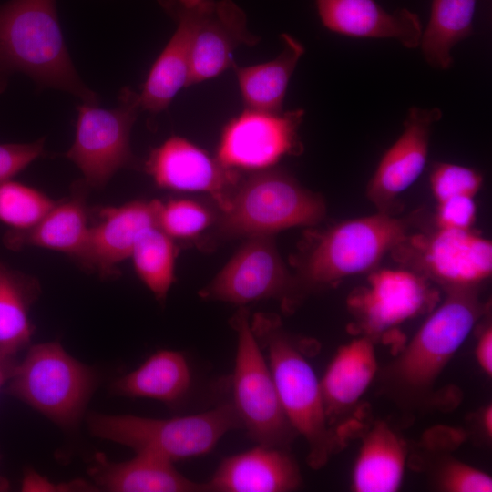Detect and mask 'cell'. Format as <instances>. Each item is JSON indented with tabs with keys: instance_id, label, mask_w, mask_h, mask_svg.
Wrapping results in <instances>:
<instances>
[{
	"instance_id": "cell-30",
	"label": "cell",
	"mask_w": 492,
	"mask_h": 492,
	"mask_svg": "<svg viewBox=\"0 0 492 492\" xmlns=\"http://www.w3.org/2000/svg\"><path fill=\"white\" fill-rule=\"evenodd\" d=\"M43 192L10 179L0 183V221L26 231L34 227L54 206Z\"/></svg>"
},
{
	"instance_id": "cell-4",
	"label": "cell",
	"mask_w": 492,
	"mask_h": 492,
	"mask_svg": "<svg viewBox=\"0 0 492 492\" xmlns=\"http://www.w3.org/2000/svg\"><path fill=\"white\" fill-rule=\"evenodd\" d=\"M326 215L323 198L291 174L274 167L243 171L218 231L227 237L273 235L282 230L313 226Z\"/></svg>"
},
{
	"instance_id": "cell-11",
	"label": "cell",
	"mask_w": 492,
	"mask_h": 492,
	"mask_svg": "<svg viewBox=\"0 0 492 492\" xmlns=\"http://www.w3.org/2000/svg\"><path fill=\"white\" fill-rule=\"evenodd\" d=\"M246 239L214 279L200 292V297L240 306L274 299L284 311L293 310L302 295L294 274L279 254L273 235Z\"/></svg>"
},
{
	"instance_id": "cell-26",
	"label": "cell",
	"mask_w": 492,
	"mask_h": 492,
	"mask_svg": "<svg viewBox=\"0 0 492 492\" xmlns=\"http://www.w3.org/2000/svg\"><path fill=\"white\" fill-rule=\"evenodd\" d=\"M477 0H432L419 46L426 63L437 70L453 64L452 49L473 34Z\"/></svg>"
},
{
	"instance_id": "cell-20",
	"label": "cell",
	"mask_w": 492,
	"mask_h": 492,
	"mask_svg": "<svg viewBox=\"0 0 492 492\" xmlns=\"http://www.w3.org/2000/svg\"><path fill=\"white\" fill-rule=\"evenodd\" d=\"M161 201L135 200L119 207L104 209L101 221L89 229L81 259L103 272L130 257L138 238L148 229L159 226Z\"/></svg>"
},
{
	"instance_id": "cell-31",
	"label": "cell",
	"mask_w": 492,
	"mask_h": 492,
	"mask_svg": "<svg viewBox=\"0 0 492 492\" xmlns=\"http://www.w3.org/2000/svg\"><path fill=\"white\" fill-rule=\"evenodd\" d=\"M214 220V214L208 207L188 199L161 203L159 214V227L172 239L193 238Z\"/></svg>"
},
{
	"instance_id": "cell-33",
	"label": "cell",
	"mask_w": 492,
	"mask_h": 492,
	"mask_svg": "<svg viewBox=\"0 0 492 492\" xmlns=\"http://www.w3.org/2000/svg\"><path fill=\"white\" fill-rule=\"evenodd\" d=\"M437 480L439 488L446 492L492 491V478L487 473L457 460L446 462Z\"/></svg>"
},
{
	"instance_id": "cell-8",
	"label": "cell",
	"mask_w": 492,
	"mask_h": 492,
	"mask_svg": "<svg viewBox=\"0 0 492 492\" xmlns=\"http://www.w3.org/2000/svg\"><path fill=\"white\" fill-rule=\"evenodd\" d=\"M237 347L232 375V405L248 436L260 446L285 448L293 436L277 389L251 325L241 306L231 320Z\"/></svg>"
},
{
	"instance_id": "cell-35",
	"label": "cell",
	"mask_w": 492,
	"mask_h": 492,
	"mask_svg": "<svg viewBox=\"0 0 492 492\" xmlns=\"http://www.w3.org/2000/svg\"><path fill=\"white\" fill-rule=\"evenodd\" d=\"M45 138L31 143L0 144V183L10 179L44 153Z\"/></svg>"
},
{
	"instance_id": "cell-1",
	"label": "cell",
	"mask_w": 492,
	"mask_h": 492,
	"mask_svg": "<svg viewBox=\"0 0 492 492\" xmlns=\"http://www.w3.org/2000/svg\"><path fill=\"white\" fill-rule=\"evenodd\" d=\"M15 72L29 77L39 88L98 104V95L84 83L70 57L56 0H10L0 5V92Z\"/></svg>"
},
{
	"instance_id": "cell-17",
	"label": "cell",
	"mask_w": 492,
	"mask_h": 492,
	"mask_svg": "<svg viewBox=\"0 0 492 492\" xmlns=\"http://www.w3.org/2000/svg\"><path fill=\"white\" fill-rule=\"evenodd\" d=\"M175 21L176 29L152 65L139 94L141 111L152 118L187 87L198 0H157Z\"/></svg>"
},
{
	"instance_id": "cell-32",
	"label": "cell",
	"mask_w": 492,
	"mask_h": 492,
	"mask_svg": "<svg viewBox=\"0 0 492 492\" xmlns=\"http://www.w3.org/2000/svg\"><path fill=\"white\" fill-rule=\"evenodd\" d=\"M429 183L436 202L456 196L475 197L483 184L482 174L470 167L447 163H436Z\"/></svg>"
},
{
	"instance_id": "cell-15",
	"label": "cell",
	"mask_w": 492,
	"mask_h": 492,
	"mask_svg": "<svg viewBox=\"0 0 492 492\" xmlns=\"http://www.w3.org/2000/svg\"><path fill=\"white\" fill-rule=\"evenodd\" d=\"M439 108L412 107L397 139L382 156L366 187L377 211L394 214L397 198L425 169L433 125L442 118Z\"/></svg>"
},
{
	"instance_id": "cell-25",
	"label": "cell",
	"mask_w": 492,
	"mask_h": 492,
	"mask_svg": "<svg viewBox=\"0 0 492 492\" xmlns=\"http://www.w3.org/2000/svg\"><path fill=\"white\" fill-rule=\"evenodd\" d=\"M191 382L185 356L174 350H159L139 367L118 378L113 391L128 397H142L173 404L188 392Z\"/></svg>"
},
{
	"instance_id": "cell-24",
	"label": "cell",
	"mask_w": 492,
	"mask_h": 492,
	"mask_svg": "<svg viewBox=\"0 0 492 492\" xmlns=\"http://www.w3.org/2000/svg\"><path fill=\"white\" fill-rule=\"evenodd\" d=\"M406 448L402 439L384 422L364 436L352 471L355 492H395L403 482Z\"/></svg>"
},
{
	"instance_id": "cell-12",
	"label": "cell",
	"mask_w": 492,
	"mask_h": 492,
	"mask_svg": "<svg viewBox=\"0 0 492 492\" xmlns=\"http://www.w3.org/2000/svg\"><path fill=\"white\" fill-rule=\"evenodd\" d=\"M438 300V292L425 277L404 268H376L368 272L365 285L349 294L347 307L358 329L372 339L431 312Z\"/></svg>"
},
{
	"instance_id": "cell-14",
	"label": "cell",
	"mask_w": 492,
	"mask_h": 492,
	"mask_svg": "<svg viewBox=\"0 0 492 492\" xmlns=\"http://www.w3.org/2000/svg\"><path fill=\"white\" fill-rule=\"evenodd\" d=\"M145 169L160 188L210 195L219 211L228 205L243 173L179 136L155 148Z\"/></svg>"
},
{
	"instance_id": "cell-2",
	"label": "cell",
	"mask_w": 492,
	"mask_h": 492,
	"mask_svg": "<svg viewBox=\"0 0 492 492\" xmlns=\"http://www.w3.org/2000/svg\"><path fill=\"white\" fill-rule=\"evenodd\" d=\"M415 218L377 211L305 235L292 261L302 297L375 270L384 256L412 232Z\"/></svg>"
},
{
	"instance_id": "cell-34",
	"label": "cell",
	"mask_w": 492,
	"mask_h": 492,
	"mask_svg": "<svg viewBox=\"0 0 492 492\" xmlns=\"http://www.w3.org/2000/svg\"><path fill=\"white\" fill-rule=\"evenodd\" d=\"M477 206L473 197L456 196L437 202V228L469 230L476 221Z\"/></svg>"
},
{
	"instance_id": "cell-19",
	"label": "cell",
	"mask_w": 492,
	"mask_h": 492,
	"mask_svg": "<svg viewBox=\"0 0 492 492\" xmlns=\"http://www.w3.org/2000/svg\"><path fill=\"white\" fill-rule=\"evenodd\" d=\"M206 484L214 492H286L298 488L301 475L285 448L258 445L223 459Z\"/></svg>"
},
{
	"instance_id": "cell-36",
	"label": "cell",
	"mask_w": 492,
	"mask_h": 492,
	"mask_svg": "<svg viewBox=\"0 0 492 492\" xmlns=\"http://www.w3.org/2000/svg\"><path fill=\"white\" fill-rule=\"evenodd\" d=\"M475 355L477 364L487 375L492 374V329L487 326L478 336Z\"/></svg>"
},
{
	"instance_id": "cell-21",
	"label": "cell",
	"mask_w": 492,
	"mask_h": 492,
	"mask_svg": "<svg viewBox=\"0 0 492 492\" xmlns=\"http://www.w3.org/2000/svg\"><path fill=\"white\" fill-rule=\"evenodd\" d=\"M90 476L100 488L111 492H204L206 483L195 482L160 457L137 453L120 463L97 454Z\"/></svg>"
},
{
	"instance_id": "cell-10",
	"label": "cell",
	"mask_w": 492,
	"mask_h": 492,
	"mask_svg": "<svg viewBox=\"0 0 492 492\" xmlns=\"http://www.w3.org/2000/svg\"><path fill=\"white\" fill-rule=\"evenodd\" d=\"M75 138L66 153L87 183L100 188L122 168L134 165L130 132L141 111L139 94L124 87L114 108L84 103L77 107Z\"/></svg>"
},
{
	"instance_id": "cell-3",
	"label": "cell",
	"mask_w": 492,
	"mask_h": 492,
	"mask_svg": "<svg viewBox=\"0 0 492 492\" xmlns=\"http://www.w3.org/2000/svg\"><path fill=\"white\" fill-rule=\"evenodd\" d=\"M251 325L259 343L267 351L286 418L308 445L310 466L320 468L328 461L336 443L328 428L320 381L277 314L257 313Z\"/></svg>"
},
{
	"instance_id": "cell-16",
	"label": "cell",
	"mask_w": 492,
	"mask_h": 492,
	"mask_svg": "<svg viewBox=\"0 0 492 492\" xmlns=\"http://www.w3.org/2000/svg\"><path fill=\"white\" fill-rule=\"evenodd\" d=\"M247 26L244 11L232 0H198L188 86L213 78L235 63L240 46L260 42Z\"/></svg>"
},
{
	"instance_id": "cell-29",
	"label": "cell",
	"mask_w": 492,
	"mask_h": 492,
	"mask_svg": "<svg viewBox=\"0 0 492 492\" xmlns=\"http://www.w3.org/2000/svg\"><path fill=\"white\" fill-rule=\"evenodd\" d=\"M130 257L138 277L158 300H164L174 282L176 249L172 238L159 226L148 229Z\"/></svg>"
},
{
	"instance_id": "cell-22",
	"label": "cell",
	"mask_w": 492,
	"mask_h": 492,
	"mask_svg": "<svg viewBox=\"0 0 492 492\" xmlns=\"http://www.w3.org/2000/svg\"><path fill=\"white\" fill-rule=\"evenodd\" d=\"M376 373L377 360L371 338L362 336L342 345L320 381L327 416L356 404Z\"/></svg>"
},
{
	"instance_id": "cell-28",
	"label": "cell",
	"mask_w": 492,
	"mask_h": 492,
	"mask_svg": "<svg viewBox=\"0 0 492 492\" xmlns=\"http://www.w3.org/2000/svg\"><path fill=\"white\" fill-rule=\"evenodd\" d=\"M32 289L0 265V357L14 358L30 341Z\"/></svg>"
},
{
	"instance_id": "cell-23",
	"label": "cell",
	"mask_w": 492,
	"mask_h": 492,
	"mask_svg": "<svg viewBox=\"0 0 492 492\" xmlns=\"http://www.w3.org/2000/svg\"><path fill=\"white\" fill-rule=\"evenodd\" d=\"M282 49L272 60L249 66L232 65L245 108L279 114L291 77L304 54V46L292 36H280Z\"/></svg>"
},
{
	"instance_id": "cell-13",
	"label": "cell",
	"mask_w": 492,
	"mask_h": 492,
	"mask_svg": "<svg viewBox=\"0 0 492 492\" xmlns=\"http://www.w3.org/2000/svg\"><path fill=\"white\" fill-rule=\"evenodd\" d=\"M303 116L301 108L279 114L245 108L223 128L217 158L227 167L251 171L298 156L303 151L299 136Z\"/></svg>"
},
{
	"instance_id": "cell-7",
	"label": "cell",
	"mask_w": 492,
	"mask_h": 492,
	"mask_svg": "<svg viewBox=\"0 0 492 492\" xmlns=\"http://www.w3.org/2000/svg\"><path fill=\"white\" fill-rule=\"evenodd\" d=\"M8 381L10 395L64 428L79 421L97 383L88 366L54 342L32 346Z\"/></svg>"
},
{
	"instance_id": "cell-37",
	"label": "cell",
	"mask_w": 492,
	"mask_h": 492,
	"mask_svg": "<svg viewBox=\"0 0 492 492\" xmlns=\"http://www.w3.org/2000/svg\"><path fill=\"white\" fill-rule=\"evenodd\" d=\"M15 366L13 358L0 357V387L9 380Z\"/></svg>"
},
{
	"instance_id": "cell-5",
	"label": "cell",
	"mask_w": 492,
	"mask_h": 492,
	"mask_svg": "<svg viewBox=\"0 0 492 492\" xmlns=\"http://www.w3.org/2000/svg\"><path fill=\"white\" fill-rule=\"evenodd\" d=\"M477 289L446 290L445 300L430 312L389 368L387 378L398 395L416 399L429 393L486 311Z\"/></svg>"
},
{
	"instance_id": "cell-6",
	"label": "cell",
	"mask_w": 492,
	"mask_h": 492,
	"mask_svg": "<svg viewBox=\"0 0 492 492\" xmlns=\"http://www.w3.org/2000/svg\"><path fill=\"white\" fill-rule=\"evenodd\" d=\"M88 426L97 437L172 463L210 452L224 435L242 427L230 403L169 419L95 414L89 416Z\"/></svg>"
},
{
	"instance_id": "cell-9",
	"label": "cell",
	"mask_w": 492,
	"mask_h": 492,
	"mask_svg": "<svg viewBox=\"0 0 492 492\" xmlns=\"http://www.w3.org/2000/svg\"><path fill=\"white\" fill-rule=\"evenodd\" d=\"M390 253L402 268L445 290L478 286L492 273L491 241L473 229L412 231Z\"/></svg>"
},
{
	"instance_id": "cell-38",
	"label": "cell",
	"mask_w": 492,
	"mask_h": 492,
	"mask_svg": "<svg viewBox=\"0 0 492 492\" xmlns=\"http://www.w3.org/2000/svg\"><path fill=\"white\" fill-rule=\"evenodd\" d=\"M482 425L487 436H491L492 433V407H486L482 414Z\"/></svg>"
},
{
	"instance_id": "cell-18",
	"label": "cell",
	"mask_w": 492,
	"mask_h": 492,
	"mask_svg": "<svg viewBox=\"0 0 492 492\" xmlns=\"http://www.w3.org/2000/svg\"><path fill=\"white\" fill-rule=\"evenodd\" d=\"M320 20L328 30L359 38L394 39L404 47L419 46L423 26L405 8L387 11L375 0H315Z\"/></svg>"
},
{
	"instance_id": "cell-27",
	"label": "cell",
	"mask_w": 492,
	"mask_h": 492,
	"mask_svg": "<svg viewBox=\"0 0 492 492\" xmlns=\"http://www.w3.org/2000/svg\"><path fill=\"white\" fill-rule=\"evenodd\" d=\"M89 229L83 203L68 200L55 203L34 227L23 232L21 241L82 258Z\"/></svg>"
}]
</instances>
